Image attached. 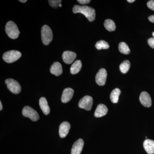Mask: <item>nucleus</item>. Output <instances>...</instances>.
Segmentation results:
<instances>
[{"label":"nucleus","instance_id":"f257e3e1","mask_svg":"<svg viewBox=\"0 0 154 154\" xmlns=\"http://www.w3.org/2000/svg\"><path fill=\"white\" fill-rule=\"evenodd\" d=\"M74 14H83L90 22H93L96 18V11L93 8L88 6L76 5L72 9Z\"/></svg>","mask_w":154,"mask_h":154},{"label":"nucleus","instance_id":"f03ea898","mask_svg":"<svg viewBox=\"0 0 154 154\" xmlns=\"http://www.w3.org/2000/svg\"><path fill=\"white\" fill-rule=\"evenodd\" d=\"M5 31L9 37L12 39H16L20 34V31L17 25L12 21H9L7 23Z\"/></svg>","mask_w":154,"mask_h":154},{"label":"nucleus","instance_id":"7ed1b4c3","mask_svg":"<svg viewBox=\"0 0 154 154\" xmlns=\"http://www.w3.org/2000/svg\"><path fill=\"white\" fill-rule=\"evenodd\" d=\"M41 38L42 43L45 45H48L52 41L53 33L49 26L44 25L41 29Z\"/></svg>","mask_w":154,"mask_h":154},{"label":"nucleus","instance_id":"20e7f679","mask_svg":"<svg viewBox=\"0 0 154 154\" xmlns=\"http://www.w3.org/2000/svg\"><path fill=\"white\" fill-rule=\"evenodd\" d=\"M22 56V54L17 50H11L4 54L3 59L8 63H12L19 59Z\"/></svg>","mask_w":154,"mask_h":154},{"label":"nucleus","instance_id":"39448f33","mask_svg":"<svg viewBox=\"0 0 154 154\" xmlns=\"http://www.w3.org/2000/svg\"><path fill=\"white\" fill-rule=\"evenodd\" d=\"M22 114L24 116L30 119L32 121H38L39 116L38 113L30 106H25L22 109Z\"/></svg>","mask_w":154,"mask_h":154},{"label":"nucleus","instance_id":"423d86ee","mask_svg":"<svg viewBox=\"0 0 154 154\" xmlns=\"http://www.w3.org/2000/svg\"><path fill=\"white\" fill-rule=\"evenodd\" d=\"M5 84L8 89L15 94H18L21 92V87L17 81L12 79H7L6 80Z\"/></svg>","mask_w":154,"mask_h":154},{"label":"nucleus","instance_id":"0eeeda50","mask_svg":"<svg viewBox=\"0 0 154 154\" xmlns=\"http://www.w3.org/2000/svg\"><path fill=\"white\" fill-rule=\"evenodd\" d=\"M93 104V98L91 96H86L80 100L79 106L80 108L87 110H90Z\"/></svg>","mask_w":154,"mask_h":154},{"label":"nucleus","instance_id":"6e6552de","mask_svg":"<svg viewBox=\"0 0 154 154\" xmlns=\"http://www.w3.org/2000/svg\"><path fill=\"white\" fill-rule=\"evenodd\" d=\"M107 77V72L105 69H100L96 76V82L99 86H103L106 83Z\"/></svg>","mask_w":154,"mask_h":154},{"label":"nucleus","instance_id":"1a4fd4ad","mask_svg":"<svg viewBox=\"0 0 154 154\" xmlns=\"http://www.w3.org/2000/svg\"><path fill=\"white\" fill-rule=\"evenodd\" d=\"M140 101L142 105L144 107H149L151 106V98L147 92L143 91L141 93L140 96Z\"/></svg>","mask_w":154,"mask_h":154},{"label":"nucleus","instance_id":"9d476101","mask_svg":"<svg viewBox=\"0 0 154 154\" xmlns=\"http://www.w3.org/2000/svg\"><path fill=\"white\" fill-rule=\"evenodd\" d=\"M76 54L71 51H64L63 54L62 58L64 62L68 64L72 63L76 58Z\"/></svg>","mask_w":154,"mask_h":154},{"label":"nucleus","instance_id":"9b49d317","mask_svg":"<svg viewBox=\"0 0 154 154\" xmlns=\"http://www.w3.org/2000/svg\"><path fill=\"white\" fill-rule=\"evenodd\" d=\"M74 94V91L72 88H66L63 90L61 97L63 103H66L71 100Z\"/></svg>","mask_w":154,"mask_h":154},{"label":"nucleus","instance_id":"f8f14e48","mask_svg":"<svg viewBox=\"0 0 154 154\" xmlns=\"http://www.w3.org/2000/svg\"><path fill=\"white\" fill-rule=\"evenodd\" d=\"M84 145L83 139H79L74 143L72 147L71 154H80L82 150Z\"/></svg>","mask_w":154,"mask_h":154},{"label":"nucleus","instance_id":"ddd939ff","mask_svg":"<svg viewBox=\"0 0 154 154\" xmlns=\"http://www.w3.org/2000/svg\"><path fill=\"white\" fill-rule=\"evenodd\" d=\"M71 125L67 122H63L59 126L60 136L61 138H64L67 135L70 129Z\"/></svg>","mask_w":154,"mask_h":154},{"label":"nucleus","instance_id":"4468645a","mask_svg":"<svg viewBox=\"0 0 154 154\" xmlns=\"http://www.w3.org/2000/svg\"><path fill=\"white\" fill-rule=\"evenodd\" d=\"M108 112V109L106 105L103 104H100L97 106L96 110H95L94 116L97 118L102 117L106 115Z\"/></svg>","mask_w":154,"mask_h":154},{"label":"nucleus","instance_id":"2eb2a0df","mask_svg":"<svg viewBox=\"0 0 154 154\" xmlns=\"http://www.w3.org/2000/svg\"><path fill=\"white\" fill-rule=\"evenodd\" d=\"M50 71L52 74L59 76L62 74V66L60 63L56 62L53 64Z\"/></svg>","mask_w":154,"mask_h":154},{"label":"nucleus","instance_id":"dca6fc26","mask_svg":"<svg viewBox=\"0 0 154 154\" xmlns=\"http://www.w3.org/2000/svg\"><path fill=\"white\" fill-rule=\"evenodd\" d=\"M39 105L45 115H48L50 112V109L47 100L45 97H41L39 99Z\"/></svg>","mask_w":154,"mask_h":154},{"label":"nucleus","instance_id":"f3484780","mask_svg":"<svg viewBox=\"0 0 154 154\" xmlns=\"http://www.w3.org/2000/svg\"><path fill=\"white\" fill-rule=\"evenodd\" d=\"M143 147L146 151L149 154H154V141L146 139L144 141Z\"/></svg>","mask_w":154,"mask_h":154},{"label":"nucleus","instance_id":"a211bd4d","mask_svg":"<svg viewBox=\"0 0 154 154\" xmlns=\"http://www.w3.org/2000/svg\"><path fill=\"white\" fill-rule=\"evenodd\" d=\"M82 67V63L80 60H76L72 64L70 68V72L72 74L75 75L78 73Z\"/></svg>","mask_w":154,"mask_h":154},{"label":"nucleus","instance_id":"6ab92c4d","mask_svg":"<svg viewBox=\"0 0 154 154\" xmlns=\"http://www.w3.org/2000/svg\"><path fill=\"white\" fill-rule=\"evenodd\" d=\"M121 94V91L119 88H116L111 92L110 95V99L113 103H117L118 102L119 97Z\"/></svg>","mask_w":154,"mask_h":154},{"label":"nucleus","instance_id":"aec40b11","mask_svg":"<svg viewBox=\"0 0 154 154\" xmlns=\"http://www.w3.org/2000/svg\"><path fill=\"white\" fill-rule=\"evenodd\" d=\"M104 27L108 31H113L115 30L116 27L115 23L113 20L110 19H106L104 22Z\"/></svg>","mask_w":154,"mask_h":154},{"label":"nucleus","instance_id":"412c9836","mask_svg":"<svg viewBox=\"0 0 154 154\" xmlns=\"http://www.w3.org/2000/svg\"><path fill=\"white\" fill-rule=\"evenodd\" d=\"M119 50L121 53L125 54H128L130 53L128 45L124 42H121L119 45Z\"/></svg>","mask_w":154,"mask_h":154},{"label":"nucleus","instance_id":"4be33fe9","mask_svg":"<svg viewBox=\"0 0 154 154\" xmlns=\"http://www.w3.org/2000/svg\"><path fill=\"white\" fill-rule=\"evenodd\" d=\"M130 62L129 61L125 60L119 66V69L122 72L123 74L126 73L129 70L130 67Z\"/></svg>","mask_w":154,"mask_h":154},{"label":"nucleus","instance_id":"5701e85b","mask_svg":"<svg viewBox=\"0 0 154 154\" xmlns=\"http://www.w3.org/2000/svg\"><path fill=\"white\" fill-rule=\"evenodd\" d=\"M96 48L98 50L107 49L109 48V45L107 42L104 40H100L96 42Z\"/></svg>","mask_w":154,"mask_h":154},{"label":"nucleus","instance_id":"b1692460","mask_svg":"<svg viewBox=\"0 0 154 154\" xmlns=\"http://www.w3.org/2000/svg\"><path fill=\"white\" fill-rule=\"evenodd\" d=\"M61 0H49L48 2L52 8H57L58 7H59V5L61 3Z\"/></svg>","mask_w":154,"mask_h":154},{"label":"nucleus","instance_id":"393cba45","mask_svg":"<svg viewBox=\"0 0 154 154\" xmlns=\"http://www.w3.org/2000/svg\"><path fill=\"white\" fill-rule=\"evenodd\" d=\"M147 5L149 9L154 11V1L151 0V1H149L147 3Z\"/></svg>","mask_w":154,"mask_h":154},{"label":"nucleus","instance_id":"a878e982","mask_svg":"<svg viewBox=\"0 0 154 154\" xmlns=\"http://www.w3.org/2000/svg\"><path fill=\"white\" fill-rule=\"evenodd\" d=\"M148 43L152 48L154 49V37L149 38L148 40Z\"/></svg>","mask_w":154,"mask_h":154},{"label":"nucleus","instance_id":"bb28decb","mask_svg":"<svg viewBox=\"0 0 154 154\" xmlns=\"http://www.w3.org/2000/svg\"><path fill=\"white\" fill-rule=\"evenodd\" d=\"M77 2L82 5H86V4H89L91 1L90 0H78Z\"/></svg>","mask_w":154,"mask_h":154},{"label":"nucleus","instance_id":"cd10ccee","mask_svg":"<svg viewBox=\"0 0 154 154\" xmlns=\"http://www.w3.org/2000/svg\"><path fill=\"white\" fill-rule=\"evenodd\" d=\"M148 19L150 22L154 23V15H152L149 17Z\"/></svg>","mask_w":154,"mask_h":154},{"label":"nucleus","instance_id":"c85d7f7f","mask_svg":"<svg viewBox=\"0 0 154 154\" xmlns=\"http://www.w3.org/2000/svg\"><path fill=\"white\" fill-rule=\"evenodd\" d=\"M3 109L2 105V102H0V110H2Z\"/></svg>","mask_w":154,"mask_h":154},{"label":"nucleus","instance_id":"c756f323","mask_svg":"<svg viewBox=\"0 0 154 154\" xmlns=\"http://www.w3.org/2000/svg\"><path fill=\"white\" fill-rule=\"evenodd\" d=\"M19 1L22 3H25L27 2V0H19Z\"/></svg>","mask_w":154,"mask_h":154},{"label":"nucleus","instance_id":"7c9ffc66","mask_svg":"<svg viewBox=\"0 0 154 154\" xmlns=\"http://www.w3.org/2000/svg\"><path fill=\"white\" fill-rule=\"evenodd\" d=\"M135 0H128L127 2L129 3H133L134 2Z\"/></svg>","mask_w":154,"mask_h":154},{"label":"nucleus","instance_id":"2f4dec72","mask_svg":"<svg viewBox=\"0 0 154 154\" xmlns=\"http://www.w3.org/2000/svg\"><path fill=\"white\" fill-rule=\"evenodd\" d=\"M59 7H62V5L61 4H60V5H59Z\"/></svg>","mask_w":154,"mask_h":154},{"label":"nucleus","instance_id":"473e14b6","mask_svg":"<svg viewBox=\"0 0 154 154\" xmlns=\"http://www.w3.org/2000/svg\"><path fill=\"white\" fill-rule=\"evenodd\" d=\"M152 35H153V37H154V31L152 33Z\"/></svg>","mask_w":154,"mask_h":154}]
</instances>
